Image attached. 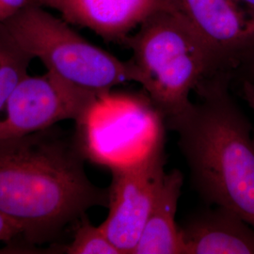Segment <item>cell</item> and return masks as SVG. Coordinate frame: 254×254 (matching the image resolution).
<instances>
[{"label":"cell","mask_w":254,"mask_h":254,"mask_svg":"<svg viewBox=\"0 0 254 254\" xmlns=\"http://www.w3.org/2000/svg\"><path fill=\"white\" fill-rule=\"evenodd\" d=\"M31 0H0V24L16 15Z\"/></svg>","instance_id":"cell-14"},{"label":"cell","mask_w":254,"mask_h":254,"mask_svg":"<svg viewBox=\"0 0 254 254\" xmlns=\"http://www.w3.org/2000/svg\"><path fill=\"white\" fill-rule=\"evenodd\" d=\"M139 97L113 93L98 94L75 121L74 136L86 160L109 170L133 163L135 149V107Z\"/></svg>","instance_id":"cell-7"},{"label":"cell","mask_w":254,"mask_h":254,"mask_svg":"<svg viewBox=\"0 0 254 254\" xmlns=\"http://www.w3.org/2000/svg\"><path fill=\"white\" fill-rule=\"evenodd\" d=\"M98 94L46 72L24 77L0 112V139L27 136L65 120L77 121Z\"/></svg>","instance_id":"cell-6"},{"label":"cell","mask_w":254,"mask_h":254,"mask_svg":"<svg viewBox=\"0 0 254 254\" xmlns=\"http://www.w3.org/2000/svg\"><path fill=\"white\" fill-rule=\"evenodd\" d=\"M234 77L231 72L211 76L197 89L198 102L165 121L178 135L200 198L254 227V125L231 94Z\"/></svg>","instance_id":"cell-2"},{"label":"cell","mask_w":254,"mask_h":254,"mask_svg":"<svg viewBox=\"0 0 254 254\" xmlns=\"http://www.w3.org/2000/svg\"><path fill=\"white\" fill-rule=\"evenodd\" d=\"M3 26L26 53L43 63L48 73L73 87L101 94L127 82L140 83L131 60L123 62L92 45L71 24L31 1Z\"/></svg>","instance_id":"cell-4"},{"label":"cell","mask_w":254,"mask_h":254,"mask_svg":"<svg viewBox=\"0 0 254 254\" xmlns=\"http://www.w3.org/2000/svg\"><path fill=\"white\" fill-rule=\"evenodd\" d=\"M153 108L163 120L183 112L190 96L220 73L208 47L169 1L124 43Z\"/></svg>","instance_id":"cell-3"},{"label":"cell","mask_w":254,"mask_h":254,"mask_svg":"<svg viewBox=\"0 0 254 254\" xmlns=\"http://www.w3.org/2000/svg\"><path fill=\"white\" fill-rule=\"evenodd\" d=\"M32 60L0 24V112L19 82L28 74Z\"/></svg>","instance_id":"cell-12"},{"label":"cell","mask_w":254,"mask_h":254,"mask_svg":"<svg viewBox=\"0 0 254 254\" xmlns=\"http://www.w3.org/2000/svg\"><path fill=\"white\" fill-rule=\"evenodd\" d=\"M179 232L183 254H254V227L225 207L192 214Z\"/></svg>","instance_id":"cell-10"},{"label":"cell","mask_w":254,"mask_h":254,"mask_svg":"<svg viewBox=\"0 0 254 254\" xmlns=\"http://www.w3.org/2000/svg\"><path fill=\"white\" fill-rule=\"evenodd\" d=\"M164 138L131 164L110 170L109 216L105 235L122 254H133L165 178Z\"/></svg>","instance_id":"cell-5"},{"label":"cell","mask_w":254,"mask_h":254,"mask_svg":"<svg viewBox=\"0 0 254 254\" xmlns=\"http://www.w3.org/2000/svg\"><path fill=\"white\" fill-rule=\"evenodd\" d=\"M183 184L184 175L179 170L166 173L133 254H183L179 226L175 221Z\"/></svg>","instance_id":"cell-11"},{"label":"cell","mask_w":254,"mask_h":254,"mask_svg":"<svg viewBox=\"0 0 254 254\" xmlns=\"http://www.w3.org/2000/svg\"><path fill=\"white\" fill-rule=\"evenodd\" d=\"M245 79L254 85V54L239 65L235 72V77Z\"/></svg>","instance_id":"cell-16"},{"label":"cell","mask_w":254,"mask_h":254,"mask_svg":"<svg viewBox=\"0 0 254 254\" xmlns=\"http://www.w3.org/2000/svg\"><path fill=\"white\" fill-rule=\"evenodd\" d=\"M240 80V90L242 97L244 98L248 106L253 110L254 117V85L251 82L247 81L245 79Z\"/></svg>","instance_id":"cell-17"},{"label":"cell","mask_w":254,"mask_h":254,"mask_svg":"<svg viewBox=\"0 0 254 254\" xmlns=\"http://www.w3.org/2000/svg\"><path fill=\"white\" fill-rule=\"evenodd\" d=\"M213 55L221 72H236L254 54V18L234 0H168Z\"/></svg>","instance_id":"cell-8"},{"label":"cell","mask_w":254,"mask_h":254,"mask_svg":"<svg viewBox=\"0 0 254 254\" xmlns=\"http://www.w3.org/2000/svg\"><path fill=\"white\" fill-rule=\"evenodd\" d=\"M21 236L22 232L18 225L0 212V242L10 243Z\"/></svg>","instance_id":"cell-15"},{"label":"cell","mask_w":254,"mask_h":254,"mask_svg":"<svg viewBox=\"0 0 254 254\" xmlns=\"http://www.w3.org/2000/svg\"><path fill=\"white\" fill-rule=\"evenodd\" d=\"M236 4L254 18V0H234Z\"/></svg>","instance_id":"cell-18"},{"label":"cell","mask_w":254,"mask_h":254,"mask_svg":"<svg viewBox=\"0 0 254 254\" xmlns=\"http://www.w3.org/2000/svg\"><path fill=\"white\" fill-rule=\"evenodd\" d=\"M74 133L59 127L0 139V212L18 225L27 245L57 240L109 191L95 186Z\"/></svg>","instance_id":"cell-1"},{"label":"cell","mask_w":254,"mask_h":254,"mask_svg":"<svg viewBox=\"0 0 254 254\" xmlns=\"http://www.w3.org/2000/svg\"><path fill=\"white\" fill-rule=\"evenodd\" d=\"M73 240L64 248L68 254H122L105 235L100 226H94L87 214L76 222Z\"/></svg>","instance_id":"cell-13"},{"label":"cell","mask_w":254,"mask_h":254,"mask_svg":"<svg viewBox=\"0 0 254 254\" xmlns=\"http://www.w3.org/2000/svg\"><path fill=\"white\" fill-rule=\"evenodd\" d=\"M54 10L72 26L86 27L107 42L124 45L168 0H31Z\"/></svg>","instance_id":"cell-9"}]
</instances>
